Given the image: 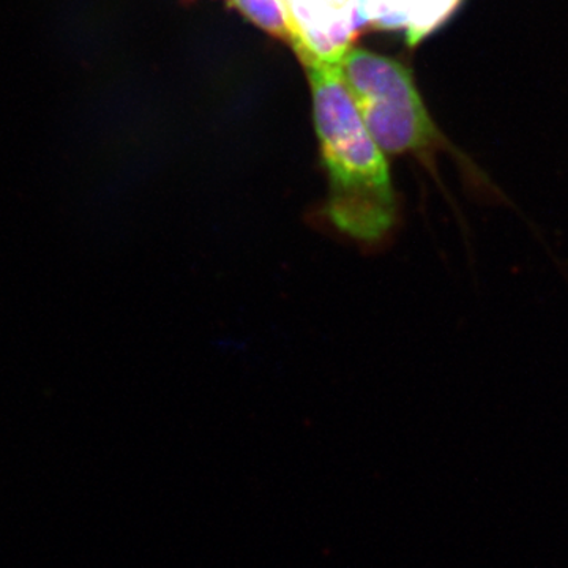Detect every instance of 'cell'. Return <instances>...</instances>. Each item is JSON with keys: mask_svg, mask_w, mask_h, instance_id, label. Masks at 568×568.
Segmentation results:
<instances>
[{"mask_svg": "<svg viewBox=\"0 0 568 568\" xmlns=\"http://www.w3.org/2000/svg\"><path fill=\"white\" fill-rule=\"evenodd\" d=\"M254 26L293 47L294 31L286 0H230Z\"/></svg>", "mask_w": 568, "mask_h": 568, "instance_id": "4", "label": "cell"}, {"mask_svg": "<svg viewBox=\"0 0 568 568\" xmlns=\"http://www.w3.org/2000/svg\"><path fill=\"white\" fill-rule=\"evenodd\" d=\"M312 92L321 163L327 179L324 212L339 234L364 248L386 242L398 222L390 164L366 129L332 62H302Z\"/></svg>", "mask_w": 568, "mask_h": 568, "instance_id": "1", "label": "cell"}, {"mask_svg": "<svg viewBox=\"0 0 568 568\" xmlns=\"http://www.w3.org/2000/svg\"><path fill=\"white\" fill-rule=\"evenodd\" d=\"M336 65L366 129L387 156H413L443 186L437 156L447 153L470 192L481 200L507 201L489 175L439 129L405 63L349 48Z\"/></svg>", "mask_w": 568, "mask_h": 568, "instance_id": "2", "label": "cell"}, {"mask_svg": "<svg viewBox=\"0 0 568 568\" xmlns=\"http://www.w3.org/2000/svg\"><path fill=\"white\" fill-rule=\"evenodd\" d=\"M301 61L336 63L358 32L368 28L365 0H286Z\"/></svg>", "mask_w": 568, "mask_h": 568, "instance_id": "3", "label": "cell"}]
</instances>
